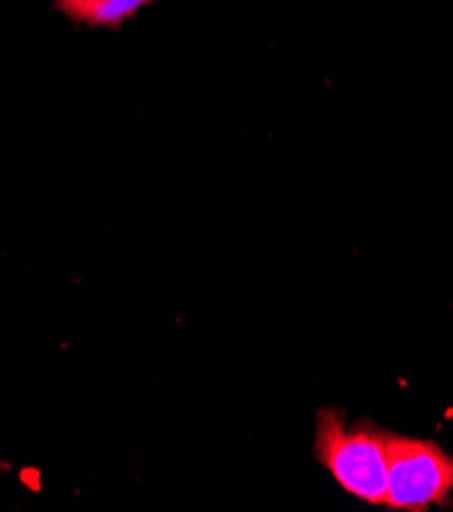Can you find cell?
<instances>
[{"instance_id":"1","label":"cell","mask_w":453,"mask_h":512,"mask_svg":"<svg viewBox=\"0 0 453 512\" xmlns=\"http://www.w3.org/2000/svg\"><path fill=\"white\" fill-rule=\"evenodd\" d=\"M388 435L370 421L345 423L339 408H321L315 455L335 482L368 504H386Z\"/></svg>"},{"instance_id":"2","label":"cell","mask_w":453,"mask_h":512,"mask_svg":"<svg viewBox=\"0 0 453 512\" xmlns=\"http://www.w3.org/2000/svg\"><path fill=\"white\" fill-rule=\"evenodd\" d=\"M453 455L433 441L388 435L386 504L392 510L421 512L431 504L451 506Z\"/></svg>"},{"instance_id":"3","label":"cell","mask_w":453,"mask_h":512,"mask_svg":"<svg viewBox=\"0 0 453 512\" xmlns=\"http://www.w3.org/2000/svg\"><path fill=\"white\" fill-rule=\"evenodd\" d=\"M160 0H52V7L78 29L123 31Z\"/></svg>"},{"instance_id":"4","label":"cell","mask_w":453,"mask_h":512,"mask_svg":"<svg viewBox=\"0 0 453 512\" xmlns=\"http://www.w3.org/2000/svg\"><path fill=\"white\" fill-rule=\"evenodd\" d=\"M11 466L9 464H5V462H0V472H5V470H9Z\"/></svg>"}]
</instances>
